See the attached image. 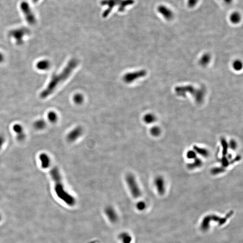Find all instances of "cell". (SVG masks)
<instances>
[{
	"instance_id": "cell-36",
	"label": "cell",
	"mask_w": 243,
	"mask_h": 243,
	"mask_svg": "<svg viewBox=\"0 0 243 243\" xmlns=\"http://www.w3.org/2000/svg\"><path fill=\"white\" fill-rule=\"evenodd\" d=\"M33 3H37L39 0H33Z\"/></svg>"
},
{
	"instance_id": "cell-15",
	"label": "cell",
	"mask_w": 243,
	"mask_h": 243,
	"mask_svg": "<svg viewBox=\"0 0 243 243\" xmlns=\"http://www.w3.org/2000/svg\"><path fill=\"white\" fill-rule=\"evenodd\" d=\"M51 66L50 62L48 60H41L37 63V68L41 70H48Z\"/></svg>"
},
{
	"instance_id": "cell-17",
	"label": "cell",
	"mask_w": 243,
	"mask_h": 243,
	"mask_svg": "<svg viewBox=\"0 0 243 243\" xmlns=\"http://www.w3.org/2000/svg\"><path fill=\"white\" fill-rule=\"evenodd\" d=\"M241 15L239 12H234L231 13L230 16V22L234 24H237L240 21Z\"/></svg>"
},
{
	"instance_id": "cell-7",
	"label": "cell",
	"mask_w": 243,
	"mask_h": 243,
	"mask_svg": "<svg viewBox=\"0 0 243 243\" xmlns=\"http://www.w3.org/2000/svg\"><path fill=\"white\" fill-rule=\"evenodd\" d=\"M146 75V71L144 70H140L133 72L127 73L123 77L124 82L128 84L133 83L137 79L144 77Z\"/></svg>"
},
{
	"instance_id": "cell-2",
	"label": "cell",
	"mask_w": 243,
	"mask_h": 243,
	"mask_svg": "<svg viewBox=\"0 0 243 243\" xmlns=\"http://www.w3.org/2000/svg\"><path fill=\"white\" fill-rule=\"evenodd\" d=\"M50 173L55 182V190L56 195L68 206H73L74 205L75 199L65 190L58 168L56 167H53Z\"/></svg>"
},
{
	"instance_id": "cell-4",
	"label": "cell",
	"mask_w": 243,
	"mask_h": 243,
	"mask_svg": "<svg viewBox=\"0 0 243 243\" xmlns=\"http://www.w3.org/2000/svg\"><path fill=\"white\" fill-rule=\"evenodd\" d=\"M126 180L133 197L139 198L141 195V192L134 176L132 174H128L126 177Z\"/></svg>"
},
{
	"instance_id": "cell-33",
	"label": "cell",
	"mask_w": 243,
	"mask_h": 243,
	"mask_svg": "<svg viewBox=\"0 0 243 243\" xmlns=\"http://www.w3.org/2000/svg\"><path fill=\"white\" fill-rule=\"evenodd\" d=\"M4 142H5V138L4 136L0 135V149L3 144Z\"/></svg>"
},
{
	"instance_id": "cell-13",
	"label": "cell",
	"mask_w": 243,
	"mask_h": 243,
	"mask_svg": "<svg viewBox=\"0 0 243 243\" xmlns=\"http://www.w3.org/2000/svg\"><path fill=\"white\" fill-rule=\"evenodd\" d=\"M41 162V165L43 169H48L50 165V159L46 154H41L39 156Z\"/></svg>"
},
{
	"instance_id": "cell-5",
	"label": "cell",
	"mask_w": 243,
	"mask_h": 243,
	"mask_svg": "<svg viewBox=\"0 0 243 243\" xmlns=\"http://www.w3.org/2000/svg\"><path fill=\"white\" fill-rule=\"evenodd\" d=\"M20 8L25 15L27 22L30 25L34 24L36 22V19L28 3L26 2H23L20 5Z\"/></svg>"
},
{
	"instance_id": "cell-9",
	"label": "cell",
	"mask_w": 243,
	"mask_h": 243,
	"mask_svg": "<svg viewBox=\"0 0 243 243\" xmlns=\"http://www.w3.org/2000/svg\"><path fill=\"white\" fill-rule=\"evenodd\" d=\"M154 183L159 194L160 195H164L165 192V182L163 177L161 176L156 177Z\"/></svg>"
},
{
	"instance_id": "cell-28",
	"label": "cell",
	"mask_w": 243,
	"mask_h": 243,
	"mask_svg": "<svg viewBox=\"0 0 243 243\" xmlns=\"http://www.w3.org/2000/svg\"><path fill=\"white\" fill-rule=\"evenodd\" d=\"M199 0H187V5L190 8H194L197 4Z\"/></svg>"
},
{
	"instance_id": "cell-10",
	"label": "cell",
	"mask_w": 243,
	"mask_h": 243,
	"mask_svg": "<svg viewBox=\"0 0 243 243\" xmlns=\"http://www.w3.org/2000/svg\"><path fill=\"white\" fill-rule=\"evenodd\" d=\"M83 133V129L80 126H78L68 134L67 140L69 142H73L77 140L78 138L82 135Z\"/></svg>"
},
{
	"instance_id": "cell-23",
	"label": "cell",
	"mask_w": 243,
	"mask_h": 243,
	"mask_svg": "<svg viewBox=\"0 0 243 243\" xmlns=\"http://www.w3.org/2000/svg\"><path fill=\"white\" fill-rule=\"evenodd\" d=\"M225 168L223 167H215L211 170V172L213 175H216L223 173V172H225Z\"/></svg>"
},
{
	"instance_id": "cell-11",
	"label": "cell",
	"mask_w": 243,
	"mask_h": 243,
	"mask_svg": "<svg viewBox=\"0 0 243 243\" xmlns=\"http://www.w3.org/2000/svg\"><path fill=\"white\" fill-rule=\"evenodd\" d=\"M105 213L109 221L115 222L118 220V215L114 209L111 207H108L105 209Z\"/></svg>"
},
{
	"instance_id": "cell-22",
	"label": "cell",
	"mask_w": 243,
	"mask_h": 243,
	"mask_svg": "<svg viewBox=\"0 0 243 243\" xmlns=\"http://www.w3.org/2000/svg\"><path fill=\"white\" fill-rule=\"evenodd\" d=\"M150 132L153 136L156 137V136H159L160 134L161 133V130L160 128L158 126H154L150 129Z\"/></svg>"
},
{
	"instance_id": "cell-34",
	"label": "cell",
	"mask_w": 243,
	"mask_h": 243,
	"mask_svg": "<svg viewBox=\"0 0 243 243\" xmlns=\"http://www.w3.org/2000/svg\"><path fill=\"white\" fill-rule=\"evenodd\" d=\"M4 60V56L2 53H0V63L3 62Z\"/></svg>"
},
{
	"instance_id": "cell-31",
	"label": "cell",
	"mask_w": 243,
	"mask_h": 243,
	"mask_svg": "<svg viewBox=\"0 0 243 243\" xmlns=\"http://www.w3.org/2000/svg\"><path fill=\"white\" fill-rule=\"evenodd\" d=\"M136 208L140 211L144 210L146 208V205L145 203L143 201H140L137 203L136 205Z\"/></svg>"
},
{
	"instance_id": "cell-19",
	"label": "cell",
	"mask_w": 243,
	"mask_h": 243,
	"mask_svg": "<svg viewBox=\"0 0 243 243\" xmlns=\"http://www.w3.org/2000/svg\"><path fill=\"white\" fill-rule=\"evenodd\" d=\"M143 119L146 124H151L155 121L156 117L153 114H148L144 116Z\"/></svg>"
},
{
	"instance_id": "cell-18",
	"label": "cell",
	"mask_w": 243,
	"mask_h": 243,
	"mask_svg": "<svg viewBox=\"0 0 243 243\" xmlns=\"http://www.w3.org/2000/svg\"><path fill=\"white\" fill-rule=\"evenodd\" d=\"M119 237L123 243H131L132 242V237L128 233H122L119 235Z\"/></svg>"
},
{
	"instance_id": "cell-16",
	"label": "cell",
	"mask_w": 243,
	"mask_h": 243,
	"mask_svg": "<svg viewBox=\"0 0 243 243\" xmlns=\"http://www.w3.org/2000/svg\"><path fill=\"white\" fill-rule=\"evenodd\" d=\"M193 150L197 154H200V155L204 157H207L209 155V151L204 148L200 147L196 145H194L193 147Z\"/></svg>"
},
{
	"instance_id": "cell-21",
	"label": "cell",
	"mask_w": 243,
	"mask_h": 243,
	"mask_svg": "<svg viewBox=\"0 0 243 243\" xmlns=\"http://www.w3.org/2000/svg\"><path fill=\"white\" fill-rule=\"evenodd\" d=\"M45 126H46V122L43 120H38L36 121L34 124V127L38 130L44 129Z\"/></svg>"
},
{
	"instance_id": "cell-35",
	"label": "cell",
	"mask_w": 243,
	"mask_h": 243,
	"mask_svg": "<svg viewBox=\"0 0 243 243\" xmlns=\"http://www.w3.org/2000/svg\"><path fill=\"white\" fill-rule=\"evenodd\" d=\"M224 3L227 4H230L232 3L233 0H223Z\"/></svg>"
},
{
	"instance_id": "cell-12",
	"label": "cell",
	"mask_w": 243,
	"mask_h": 243,
	"mask_svg": "<svg viewBox=\"0 0 243 243\" xmlns=\"http://www.w3.org/2000/svg\"><path fill=\"white\" fill-rule=\"evenodd\" d=\"M13 130L17 134V138L18 140L21 141L25 138V135L22 126L16 124L13 126Z\"/></svg>"
},
{
	"instance_id": "cell-1",
	"label": "cell",
	"mask_w": 243,
	"mask_h": 243,
	"mask_svg": "<svg viewBox=\"0 0 243 243\" xmlns=\"http://www.w3.org/2000/svg\"><path fill=\"white\" fill-rule=\"evenodd\" d=\"M78 65V61L76 59H71L61 73L52 77L46 89L41 92V98L44 99L50 96L60 84L69 77Z\"/></svg>"
},
{
	"instance_id": "cell-14",
	"label": "cell",
	"mask_w": 243,
	"mask_h": 243,
	"mask_svg": "<svg viewBox=\"0 0 243 243\" xmlns=\"http://www.w3.org/2000/svg\"><path fill=\"white\" fill-rule=\"evenodd\" d=\"M203 165V162L200 159L196 158L194 159V161L189 163L187 165V168L190 170H193L198 169L201 167Z\"/></svg>"
},
{
	"instance_id": "cell-24",
	"label": "cell",
	"mask_w": 243,
	"mask_h": 243,
	"mask_svg": "<svg viewBox=\"0 0 243 243\" xmlns=\"http://www.w3.org/2000/svg\"><path fill=\"white\" fill-rule=\"evenodd\" d=\"M210 55L208 54L203 55L202 57L201 58L200 63L203 66H205L210 62Z\"/></svg>"
},
{
	"instance_id": "cell-6",
	"label": "cell",
	"mask_w": 243,
	"mask_h": 243,
	"mask_svg": "<svg viewBox=\"0 0 243 243\" xmlns=\"http://www.w3.org/2000/svg\"><path fill=\"white\" fill-rule=\"evenodd\" d=\"M29 33V30L25 28H21L11 31L9 34L15 39L17 44L21 45L23 43V37Z\"/></svg>"
},
{
	"instance_id": "cell-37",
	"label": "cell",
	"mask_w": 243,
	"mask_h": 243,
	"mask_svg": "<svg viewBox=\"0 0 243 243\" xmlns=\"http://www.w3.org/2000/svg\"><path fill=\"white\" fill-rule=\"evenodd\" d=\"M1 220V215H0V220Z\"/></svg>"
},
{
	"instance_id": "cell-30",
	"label": "cell",
	"mask_w": 243,
	"mask_h": 243,
	"mask_svg": "<svg viewBox=\"0 0 243 243\" xmlns=\"http://www.w3.org/2000/svg\"><path fill=\"white\" fill-rule=\"evenodd\" d=\"M221 164H222V167L225 168L227 166L229 165V162L228 159L226 157V156H223L221 159Z\"/></svg>"
},
{
	"instance_id": "cell-20",
	"label": "cell",
	"mask_w": 243,
	"mask_h": 243,
	"mask_svg": "<svg viewBox=\"0 0 243 243\" xmlns=\"http://www.w3.org/2000/svg\"><path fill=\"white\" fill-rule=\"evenodd\" d=\"M221 144H222V155L223 156H226L227 154V151H228V144L227 141L224 138H221Z\"/></svg>"
},
{
	"instance_id": "cell-3",
	"label": "cell",
	"mask_w": 243,
	"mask_h": 243,
	"mask_svg": "<svg viewBox=\"0 0 243 243\" xmlns=\"http://www.w3.org/2000/svg\"><path fill=\"white\" fill-rule=\"evenodd\" d=\"M234 214V211L231 210L225 215V217H220L215 215H209L207 216L203 219L201 225V228L204 231L208 230L210 226V223L212 221L217 222L218 225H222L225 224L230 217H231Z\"/></svg>"
},
{
	"instance_id": "cell-27",
	"label": "cell",
	"mask_w": 243,
	"mask_h": 243,
	"mask_svg": "<svg viewBox=\"0 0 243 243\" xmlns=\"http://www.w3.org/2000/svg\"><path fill=\"white\" fill-rule=\"evenodd\" d=\"M186 157L190 159H194L197 158V154L194 150H189L186 153Z\"/></svg>"
},
{
	"instance_id": "cell-25",
	"label": "cell",
	"mask_w": 243,
	"mask_h": 243,
	"mask_svg": "<svg viewBox=\"0 0 243 243\" xmlns=\"http://www.w3.org/2000/svg\"><path fill=\"white\" fill-rule=\"evenodd\" d=\"M73 101L76 104H80L84 101V97L80 94H77L73 96Z\"/></svg>"
},
{
	"instance_id": "cell-32",
	"label": "cell",
	"mask_w": 243,
	"mask_h": 243,
	"mask_svg": "<svg viewBox=\"0 0 243 243\" xmlns=\"http://www.w3.org/2000/svg\"><path fill=\"white\" fill-rule=\"evenodd\" d=\"M228 146L232 150H235L237 148V144L235 140H230Z\"/></svg>"
},
{
	"instance_id": "cell-26",
	"label": "cell",
	"mask_w": 243,
	"mask_h": 243,
	"mask_svg": "<svg viewBox=\"0 0 243 243\" xmlns=\"http://www.w3.org/2000/svg\"><path fill=\"white\" fill-rule=\"evenodd\" d=\"M48 120L53 123H55L57 120V114L53 111L50 112L48 114Z\"/></svg>"
},
{
	"instance_id": "cell-8",
	"label": "cell",
	"mask_w": 243,
	"mask_h": 243,
	"mask_svg": "<svg viewBox=\"0 0 243 243\" xmlns=\"http://www.w3.org/2000/svg\"><path fill=\"white\" fill-rule=\"evenodd\" d=\"M159 14L167 20H170L173 18L174 14L173 11L165 5H160L157 8Z\"/></svg>"
},
{
	"instance_id": "cell-29",
	"label": "cell",
	"mask_w": 243,
	"mask_h": 243,
	"mask_svg": "<svg viewBox=\"0 0 243 243\" xmlns=\"http://www.w3.org/2000/svg\"><path fill=\"white\" fill-rule=\"evenodd\" d=\"M234 68L236 70H240L242 68V64L241 62L239 60H237L234 62L233 64Z\"/></svg>"
}]
</instances>
